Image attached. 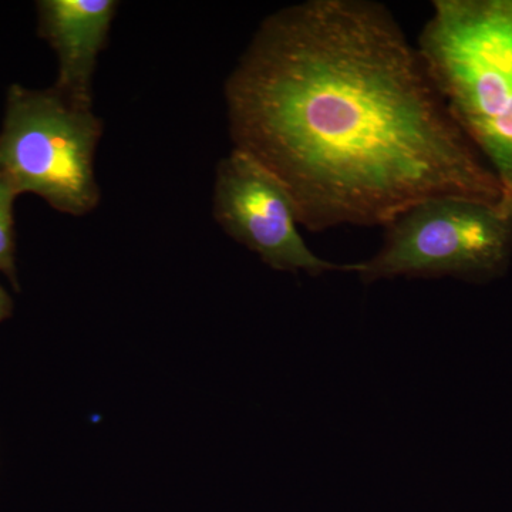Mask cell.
I'll return each mask as SVG.
<instances>
[{
  "instance_id": "6da1fadb",
  "label": "cell",
  "mask_w": 512,
  "mask_h": 512,
  "mask_svg": "<svg viewBox=\"0 0 512 512\" xmlns=\"http://www.w3.org/2000/svg\"><path fill=\"white\" fill-rule=\"evenodd\" d=\"M224 90L232 148L284 184L308 231L384 228L431 198L504 200L383 3L276 10Z\"/></svg>"
},
{
  "instance_id": "7a4b0ae2",
  "label": "cell",
  "mask_w": 512,
  "mask_h": 512,
  "mask_svg": "<svg viewBox=\"0 0 512 512\" xmlns=\"http://www.w3.org/2000/svg\"><path fill=\"white\" fill-rule=\"evenodd\" d=\"M416 47L512 205V0H434Z\"/></svg>"
},
{
  "instance_id": "3957f363",
  "label": "cell",
  "mask_w": 512,
  "mask_h": 512,
  "mask_svg": "<svg viewBox=\"0 0 512 512\" xmlns=\"http://www.w3.org/2000/svg\"><path fill=\"white\" fill-rule=\"evenodd\" d=\"M512 255V205L443 197L407 208L384 227L382 248L353 266L365 284L383 279L491 281Z\"/></svg>"
},
{
  "instance_id": "277c9868",
  "label": "cell",
  "mask_w": 512,
  "mask_h": 512,
  "mask_svg": "<svg viewBox=\"0 0 512 512\" xmlns=\"http://www.w3.org/2000/svg\"><path fill=\"white\" fill-rule=\"evenodd\" d=\"M103 121L55 89L10 86L0 131V174L18 194L32 192L63 214L82 217L97 207L94 157Z\"/></svg>"
},
{
  "instance_id": "5b68a950",
  "label": "cell",
  "mask_w": 512,
  "mask_h": 512,
  "mask_svg": "<svg viewBox=\"0 0 512 512\" xmlns=\"http://www.w3.org/2000/svg\"><path fill=\"white\" fill-rule=\"evenodd\" d=\"M212 212L225 234L275 271L311 276L353 271L355 264L336 265L309 249L299 234L298 214L284 184L235 148L217 165Z\"/></svg>"
},
{
  "instance_id": "8992f818",
  "label": "cell",
  "mask_w": 512,
  "mask_h": 512,
  "mask_svg": "<svg viewBox=\"0 0 512 512\" xmlns=\"http://www.w3.org/2000/svg\"><path fill=\"white\" fill-rule=\"evenodd\" d=\"M117 8L116 0L37 3L40 36L52 45L59 59V77L53 89L77 109H93L94 69Z\"/></svg>"
},
{
  "instance_id": "52a82bcc",
  "label": "cell",
  "mask_w": 512,
  "mask_h": 512,
  "mask_svg": "<svg viewBox=\"0 0 512 512\" xmlns=\"http://www.w3.org/2000/svg\"><path fill=\"white\" fill-rule=\"evenodd\" d=\"M18 191L0 174V272L19 289L15 265V218L13 204Z\"/></svg>"
},
{
  "instance_id": "ba28073f",
  "label": "cell",
  "mask_w": 512,
  "mask_h": 512,
  "mask_svg": "<svg viewBox=\"0 0 512 512\" xmlns=\"http://www.w3.org/2000/svg\"><path fill=\"white\" fill-rule=\"evenodd\" d=\"M12 309V298L3 289V286L0 285V322H3V320L8 319L12 315Z\"/></svg>"
}]
</instances>
